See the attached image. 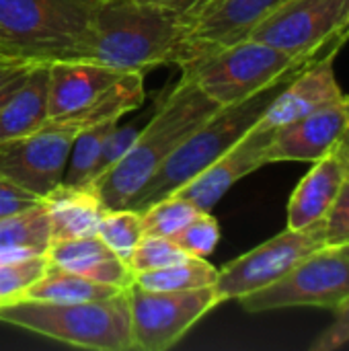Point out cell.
<instances>
[{"instance_id": "cell-1", "label": "cell", "mask_w": 349, "mask_h": 351, "mask_svg": "<svg viewBox=\"0 0 349 351\" xmlns=\"http://www.w3.org/2000/svg\"><path fill=\"white\" fill-rule=\"evenodd\" d=\"M220 105L202 93L195 80L181 74L175 88L158 105L152 119L140 130L128 154L88 187L107 210L128 208L134 195L152 179L183 140L202 125Z\"/></svg>"}, {"instance_id": "cell-2", "label": "cell", "mask_w": 349, "mask_h": 351, "mask_svg": "<svg viewBox=\"0 0 349 351\" xmlns=\"http://www.w3.org/2000/svg\"><path fill=\"white\" fill-rule=\"evenodd\" d=\"M181 16L144 0H101L91 16L84 56L119 72L171 64Z\"/></svg>"}, {"instance_id": "cell-3", "label": "cell", "mask_w": 349, "mask_h": 351, "mask_svg": "<svg viewBox=\"0 0 349 351\" xmlns=\"http://www.w3.org/2000/svg\"><path fill=\"white\" fill-rule=\"evenodd\" d=\"M296 74V72H294ZM292 76V74H290ZM284 78L265 90L226 107H218L202 125H197L183 144L165 160V165L152 175V179L134 195L128 208L142 212L150 204L173 195L189 179L202 173L228 148H232L267 111L272 101L290 80Z\"/></svg>"}, {"instance_id": "cell-4", "label": "cell", "mask_w": 349, "mask_h": 351, "mask_svg": "<svg viewBox=\"0 0 349 351\" xmlns=\"http://www.w3.org/2000/svg\"><path fill=\"white\" fill-rule=\"evenodd\" d=\"M0 323L91 351H132L125 292L95 302L16 300L0 306Z\"/></svg>"}, {"instance_id": "cell-5", "label": "cell", "mask_w": 349, "mask_h": 351, "mask_svg": "<svg viewBox=\"0 0 349 351\" xmlns=\"http://www.w3.org/2000/svg\"><path fill=\"white\" fill-rule=\"evenodd\" d=\"M101 0H0V51L51 62L82 58Z\"/></svg>"}, {"instance_id": "cell-6", "label": "cell", "mask_w": 349, "mask_h": 351, "mask_svg": "<svg viewBox=\"0 0 349 351\" xmlns=\"http://www.w3.org/2000/svg\"><path fill=\"white\" fill-rule=\"evenodd\" d=\"M304 64L309 62H300L263 41L247 37L210 53L181 72L191 76L202 93L216 105L226 107L288 78Z\"/></svg>"}, {"instance_id": "cell-7", "label": "cell", "mask_w": 349, "mask_h": 351, "mask_svg": "<svg viewBox=\"0 0 349 351\" xmlns=\"http://www.w3.org/2000/svg\"><path fill=\"white\" fill-rule=\"evenodd\" d=\"M300 62L339 49L349 37V0H288L251 33Z\"/></svg>"}, {"instance_id": "cell-8", "label": "cell", "mask_w": 349, "mask_h": 351, "mask_svg": "<svg viewBox=\"0 0 349 351\" xmlns=\"http://www.w3.org/2000/svg\"><path fill=\"white\" fill-rule=\"evenodd\" d=\"M130 306L132 351H167L220 304L216 288L154 292L132 284L125 290Z\"/></svg>"}, {"instance_id": "cell-9", "label": "cell", "mask_w": 349, "mask_h": 351, "mask_svg": "<svg viewBox=\"0 0 349 351\" xmlns=\"http://www.w3.org/2000/svg\"><path fill=\"white\" fill-rule=\"evenodd\" d=\"M346 298H349V255L335 247H323L304 257L276 284L243 296L239 302L247 313L296 306L333 311Z\"/></svg>"}, {"instance_id": "cell-10", "label": "cell", "mask_w": 349, "mask_h": 351, "mask_svg": "<svg viewBox=\"0 0 349 351\" xmlns=\"http://www.w3.org/2000/svg\"><path fill=\"white\" fill-rule=\"evenodd\" d=\"M325 247L323 222L309 228H286L263 245L237 257L218 269L214 284L220 304L226 300H241L257 290H263L282 280L304 257Z\"/></svg>"}, {"instance_id": "cell-11", "label": "cell", "mask_w": 349, "mask_h": 351, "mask_svg": "<svg viewBox=\"0 0 349 351\" xmlns=\"http://www.w3.org/2000/svg\"><path fill=\"white\" fill-rule=\"evenodd\" d=\"M82 128L68 119H47L39 130L0 144V177L45 197L66 171L72 142Z\"/></svg>"}, {"instance_id": "cell-12", "label": "cell", "mask_w": 349, "mask_h": 351, "mask_svg": "<svg viewBox=\"0 0 349 351\" xmlns=\"http://www.w3.org/2000/svg\"><path fill=\"white\" fill-rule=\"evenodd\" d=\"M288 0H208L197 12L181 21L171 64L181 70L210 53L243 41L276 8Z\"/></svg>"}, {"instance_id": "cell-13", "label": "cell", "mask_w": 349, "mask_h": 351, "mask_svg": "<svg viewBox=\"0 0 349 351\" xmlns=\"http://www.w3.org/2000/svg\"><path fill=\"white\" fill-rule=\"evenodd\" d=\"M276 130L253 125L232 148L189 179L173 195L191 202L200 212H212L234 183L267 165V146Z\"/></svg>"}, {"instance_id": "cell-14", "label": "cell", "mask_w": 349, "mask_h": 351, "mask_svg": "<svg viewBox=\"0 0 349 351\" xmlns=\"http://www.w3.org/2000/svg\"><path fill=\"white\" fill-rule=\"evenodd\" d=\"M349 125V97L329 103L274 132L269 162H315L335 150Z\"/></svg>"}, {"instance_id": "cell-15", "label": "cell", "mask_w": 349, "mask_h": 351, "mask_svg": "<svg viewBox=\"0 0 349 351\" xmlns=\"http://www.w3.org/2000/svg\"><path fill=\"white\" fill-rule=\"evenodd\" d=\"M333 60L335 51H329L304 64L296 74H292L278 97L272 101L263 117L257 121V125L278 130L329 103L344 99L346 93L335 78Z\"/></svg>"}, {"instance_id": "cell-16", "label": "cell", "mask_w": 349, "mask_h": 351, "mask_svg": "<svg viewBox=\"0 0 349 351\" xmlns=\"http://www.w3.org/2000/svg\"><path fill=\"white\" fill-rule=\"evenodd\" d=\"M49 119H60L88 107L103 90H107L123 72L80 58L47 62Z\"/></svg>"}, {"instance_id": "cell-17", "label": "cell", "mask_w": 349, "mask_h": 351, "mask_svg": "<svg viewBox=\"0 0 349 351\" xmlns=\"http://www.w3.org/2000/svg\"><path fill=\"white\" fill-rule=\"evenodd\" d=\"M45 255L51 265L99 284H107L119 290H128L134 284L132 267L123 259H119L97 234L51 241Z\"/></svg>"}, {"instance_id": "cell-18", "label": "cell", "mask_w": 349, "mask_h": 351, "mask_svg": "<svg viewBox=\"0 0 349 351\" xmlns=\"http://www.w3.org/2000/svg\"><path fill=\"white\" fill-rule=\"evenodd\" d=\"M348 179V171L337 152L315 160V167L302 177L288 202V228L300 230L319 224L329 214L339 189Z\"/></svg>"}, {"instance_id": "cell-19", "label": "cell", "mask_w": 349, "mask_h": 351, "mask_svg": "<svg viewBox=\"0 0 349 351\" xmlns=\"http://www.w3.org/2000/svg\"><path fill=\"white\" fill-rule=\"evenodd\" d=\"M47 88V62H37L23 74L19 86L0 105V144L27 136L49 119Z\"/></svg>"}, {"instance_id": "cell-20", "label": "cell", "mask_w": 349, "mask_h": 351, "mask_svg": "<svg viewBox=\"0 0 349 351\" xmlns=\"http://www.w3.org/2000/svg\"><path fill=\"white\" fill-rule=\"evenodd\" d=\"M43 199L49 216L51 241L95 237L107 208L91 187H70L60 183Z\"/></svg>"}, {"instance_id": "cell-21", "label": "cell", "mask_w": 349, "mask_h": 351, "mask_svg": "<svg viewBox=\"0 0 349 351\" xmlns=\"http://www.w3.org/2000/svg\"><path fill=\"white\" fill-rule=\"evenodd\" d=\"M119 292V288L107 286L93 282L88 278H82L78 274L60 269L49 263L47 271L37 280L25 294L23 300H39V302H95V300H105L111 298Z\"/></svg>"}, {"instance_id": "cell-22", "label": "cell", "mask_w": 349, "mask_h": 351, "mask_svg": "<svg viewBox=\"0 0 349 351\" xmlns=\"http://www.w3.org/2000/svg\"><path fill=\"white\" fill-rule=\"evenodd\" d=\"M216 280H218V269L202 257H187L169 267L142 271L134 276V284L154 292L197 290V288L214 286Z\"/></svg>"}, {"instance_id": "cell-23", "label": "cell", "mask_w": 349, "mask_h": 351, "mask_svg": "<svg viewBox=\"0 0 349 351\" xmlns=\"http://www.w3.org/2000/svg\"><path fill=\"white\" fill-rule=\"evenodd\" d=\"M117 125V121H101L88 128H82L70 148V156L64 171V185L70 187H88L97 179L101 148L107 134Z\"/></svg>"}, {"instance_id": "cell-24", "label": "cell", "mask_w": 349, "mask_h": 351, "mask_svg": "<svg viewBox=\"0 0 349 351\" xmlns=\"http://www.w3.org/2000/svg\"><path fill=\"white\" fill-rule=\"evenodd\" d=\"M49 243L51 228L43 199L33 208H27L19 214L0 220V247L29 249L39 255H45Z\"/></svg>"}, {"instance_id": "cell-25", "label": "cell", "mask_w": 349, "mask_h": 351, "mask_svg": "<svg viewBox=\"0 0 349 351\" xmlns=\"http://www.w3.org/2000/svg\"><path fill=\"white\" fill-rule=\"evenodd\" d=\"M97 237L119 257L130 265V257L138 243L144 237L142 228V216L138 210L132 208H119V210H107L105 218L99 224Z\"/></svg>"}, {"instance_id": "cell-26", "label": "cell", "mask_w": 349, "mask_h": 351, "mask_svg": "<svg viewBox=\"0 0 349 351\" xmlns=\"http://www.w3.org/2000/svg\"><path fill=\"white\" fill-rule=\"evenodd\" d=\"M197 212L191 202L179 195H167L140 212L144 234L175 239Z\"/></svg>"}, {"instance_id": "cell-27", "label": "cell", "mask_w": 349, "mask_h": 351, "mask_svg": "<svg viewBox=\"0 0 349 351\" xmlns=\"http://www.w3.org/2000/svg\"><path fill=\"white\" fill-rule=\"evenodd\" d=\"M47 267V255H35L23 261L0 263V306L23 300L27 290L37 280H41Z\"/></svg>"}, {"instance_id": "cell-28", "label": "cell", "mask_w": 349, "mask_h": 351, "mask_svg": "<svg viewBox=\"0 0 349 351\" xmlns=\"http://www.w3.org/2000/svg\"><path fill=\"white\" fill-rule=\"evenodd\" d=\"M187 257L189 255L173 239L144 234L142 241L138 243V247L134 249L132 257H130V267L136 276L142 271H154V269L169 267V265L179 263Z\"/></svg>"}, {"instance_id": "cell-29", "label": "cell", "mask_w": 349, "mask_h": 351, "mask_svg": "<svg viewBox=\"0 0 349 351\" xmlns=\"http://www.w3.org/2000/svg\"><path fill=\"white\" fill-rule=\"evenodd\" d=\"M173 241L189 257L206 259L220 243V224L212 212H197Z\"/></svg>"}, {"instance_id": "cell-30", "label": "cell", "mask_w": 349, "mask_h": 351, "mask_svg": "<svg viewBox=\"0 0 349 351\" xmlns=\"http://www.w3.org/2000/svg\"><path fill=\"white\" fill-rule=\"evenodd\" d=\"M325 247H341L349 243V179H346L329 214L323 220Z\"/></svg>"}, {"instance_id": "cell-31", "label": "cell", "mask_w": 349, "mask_h": 351, "mask_svg": "<svg viewBox=\"0 0 349 351\" xmlns=\"http://www.w3.org/2000/svg\"><path fill=\"white\" fill-rule=\"evenodd\" d=\"M140 130L136 125H115L101 148V158H99V169H97V177L103 175L105 171H109L117 160H121L128 150L132 148L134 140L138 138Z\"/></svg>"}, {"instance_id": "cell-32", "label": "cell", "mask_w": 349, "mask_h": 351, "mask_svg": "<svg viewBox=\"0 0 349 351\" xmlns=\"http://www.w3.org/2000/svg\"><path fill=\"white\" fill-rule=\"evenodd\" d=\"M333 311V323L317 335V339L309 348L311 351H333L349 343V298L337 304Z\"/></svg>"}, {"instance_id": "cell-33", "label": "cell", "mask_w": 349, "mask_h": 351, "mask_svg": "<svg viewBox=\"0 0 349 351\" xmlns=\"http://www.w3.org/2000/svg\"><path fill=\"white\" fill-rule=\"evenodd\" d=\"M41 197L19 187L16 183L0 177V220L8 218L12 214H19L27 208H33L35 204H39Z\"/></svg>"}, {"instance_id": "cell-34", "label": "cell", "mask_w": 349, "mask_h": 351, "mask_svg": "<svg viewBox=\"0 0 349 351\" xmlns=\"http://www.w3.org/2000/svg\"><path fill=\"white\" fill-rule=\"evenodd\" d=\"M37 62H31V60H25V58H19V56H12V53H6V51H0V86L6 84L10 78H14L16 74L25 72L29 66H33Z\"/></svg>"}, {"instance_id": "cell-35", "label": "cell", "mask_w": 349, "mask_h": 351, "mask_svg": "<svg viewBox=\"0 0 349 351\" xmlns=\"http://www.w3.org/2000/svg\"><path fill=\"white\" fill-rule=\"evenodd\" d=\"M144 2H152V4H158L167 10H173L183 19L191 16L193 12H197L208 0H144Z\"/></svg>"}, {"instance_id": "cell-36", "label": "cell", "mask_w": 349, "mask_h": 351, "mask_svg": "<svg viewBox=\"0 0 349 351\" xmlns=\"http://www.w3.org/2000/svg\"><path fill=\"white\" fill-rule=\"evenodd\" d=\"M335 152H337V156L344 160L346 171H348V179H349V125H348V130L344 132V136H341L339 144L335 146Z\"/></svg>"}, {"instance_id": "cell-37", "label": "cell", "mask_w": 349, "mask_h": 351, "mask_svg": "<svg viewBox=\"0 0 349 351\" xmlns=\"http://www.w3.org/2000/svg\"><path fill=\"white\" fill-rule=\"evenodd\" d=\"M29 68H31V66H29ZM29 68H27V70H29ZM27 70H25V72H27ZM25 72L16 74L14 78H10V80H8L6 84H2V86H0V105H2V103H4V101L8 99V95H10V93H12V90H14V88L19 86V82H21V78H23V74H25Z\"/></svg>"}, {"instance_id": "cell-38", "label": "cell", "mask_w": 349, "mask_h": 351, "mask_svg": "<svg viewBox=\"0 0 349 351\" xmlns=\"http://www.w3.org/2000/svg\"><path fill=\"white\" fill-rule=\"evenodd\" d=\"M335 249H339L341 253H346V255H349V243H348V245H341V247H335Z\"/></svg>"}]
</instances>
